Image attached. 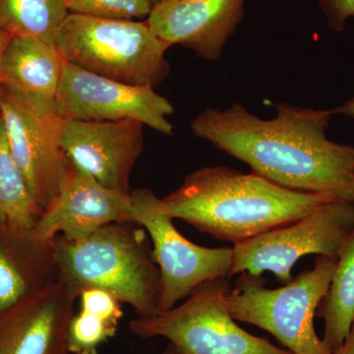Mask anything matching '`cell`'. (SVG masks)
<instances>
[{
  "label": "cell",
  "mask_w": 354,
  "mask_h": 354,
  "mask_svg": "<svg viewBox=\"0 0 354 354\" xmlns=\"http://www.w3.org/2000/svg\"><path fill=\"white\" fill-rule=\"evenodd\" d=\"M245 0H165L147 22L156 36L216 60L244 17Z\"/></svg>",
  "instance_id": "14"
},
{
  "label": "cell",
  "mask_w": 354,
  "mask_h": 354,
  "mask_svg": "<svg viewBox=\"0 0 354 354\" xmlns=\"http://www.w3.org/2000/svg\"><path fill=\"white\" fill-rule=\"evenodd\" d=\"M55 46L68 64L128 85L157 87L171 70L165 53L171 46L156 36L147 21L69 13Z\"/></svg>",
  "instance_id": "5"
},
{
  "label": "cell",
  "mask_w": 354,
  "mask_h": 354,
  "mask_svg": "<svg viewBox=\"0 0 354 354\" xmlns=\"http://www.w3.org/2000/svg\"><path fill=\"white\" fill-rule=\"evenodd\" d=\"M58 279L55 241L0 223V313Z\"/></svg>",
  "instance_id": "15"
},
{
  "label": "cell",
  "mask_w": 354,
  "mask_h": 354,
  "mask_svg": "<svg viewBox=\"0 0 354 354\" xmlns=\"http://www.w3.org/2000/svg\"><path fill=\"white\" fill-rule=\"evenodd\" d=\"M322 319L323 341L334 353L346 341L354 323V232L337 256L334 274L316 310Z\"/></svg>",
  "instance_id": "18"
},
{
  "label": "cell",
  "mask_w": 354,
  "mask_h": 354,
  "mask_svg": "<svg viewBox=\"0 0 354 354\" xmlns=\"http://www.w3.org/2000/svg\"><path fill=\"white\" fill-rule=\"evenodd\" d=\"M276 109L268 120L239 104L206 109L191 130L278 185L354 202V147L328 138L333 109Z\"/></svg>",
  "instance_id": "1"
},
{
  "label": "cell",
  "mask_w": 354,
  "mask_h": 354,
  "mask_svg": "<svg viewBox=\"0 0 354 354\" xmlns=\"http://www.w3.org/2000/svg\"><path fill=\"white\" fill-rule=\"evenodd\" d=\"M0 118L11 155L41 213L55 201L71 174L62 144L64 118L55 102L0 91Z\"/></svg>",
  "instance_id": "8"
},
{
  "label": "cell",
  "mask_w": 354,
  "mask_h": 354,
  "mask_svg": "<svg viewBox=\"0 0 354 354\" xmlns=\"http://www.w3.org/2000/svg\"><path fill=\"white\" fill-rule=\"evenodd\" d=\"M41 214L24 174L11 155L0 118V223L34 230Z\"/></svg>",
  "instance_id": "20"
},
{
  "label": "cell",
  "mask_w": 354,
  "mask_h": 354,
  "mask_svg": "<svg viewBox=\"0 0 354 354\" xmlns=\"http://www.w3.org/2000/svg\"><path fill=\"white\" fill-rule=\"evenodd\" d=\"M354 232V202L330 200L298 220L235 244L230 278L272 272L283 285L304 256L337 257Z\"/></svg>",
  "instance_id": "7"
},
{
  "label": "cell",
  "mask_w": 354,
  "mask_h": 354,
  "mask_svg": "<svg viewBox=\"0 0 354 354\" xmlns=\"http://www.w3.org/2000/svg\"><path fill=\"white\" fill-rule=\"evenodd\" d=\"M69 13L114 20L148 19L153 6L149 0H65Z\"/></svg>",
  "instance_id": "21"
},
{
  "label": "cell",
  "mask_w": 354,
  "mask_h": 354,
  "mask_svg": "<svg viewBox=\"0 0 354 354\" xmlns=\"http://www.w3.org/2000/svg\"><path fill=\"white\" fill-rule=\"evenodd\" d=\"M334 354H354V323L346 341L334 351Z\"/></svg>",
  "instance_id": "23"
},
{
  "label": "cell",
  "mask_w": 354,
  "mask_h": 354,
  "mask_svg": "<svg viewBox=\"0 0 354 354\" xmlns=\"http://www.w3.org/2000/svg\"><path fill=\"white\" fill-rule=\"evenodd\" d=\"M68 14L65 0H0V32L32 37L55 46Z\"/></svg>",
  "instance_id": "19"
},
{
  "label": "cell",
  "mask_w": 354,
  "mask_h": 354,
  "mask_svg": "<svg viewBox=\"0 0 354 354\" xmlns=\"http://www.w3.org/2000/svg\"><path fill=\"white\" fill-rule=\"evenodd\" d=\"M327 18L328 26L334 32H342L346 21L354 17V0H318Z\"/></svg>",
  "instance_id": "22"
},
{
  "label": "cell",
  "mask_w": 354,
  "mask_h": 354,
  "mask_svg": "<svg viewBox=\"0 0 354 354\" xmlns=\"http://www.w3.org/2000/svg\"><path fill=\"white\" fill-rule=\"evenodd\" d=\"M162 200L174 220L235 245L288 225L333 199L288 189L254 171L218 165L191 172Z\"/></svg>",
  "instance_id": "2"
},
{
  "label": "cell",
  "mask_w": 354,
  "mask_h": 354,
  "mask_svg": "<svg viewBox=\"0 0 354 354\" xmlns=\"http://www.w3.org/2000/svg\"><path fill=\"white\" fill-rule=\"evenodd\" d=\"M68 330L70 354H99L102 344L113 337L123 316L121 301L111 291L86 288L78 297Z\"/></svg>",
  "instance_id": "17"
},
{
  "label": "cell",
  "mask_w": 354,
  "mask_h": 354,
  "mask_svg": "<svg viewBox=\"0 0 354 354\" xmlns=\"http://www.w3.org/2000/svg\"><path fill=\"white\" fill-rule=\"evenodd\" d=\"M55 243L59 279L79 292L86 288L111 291L137 317L158 314L160 269L138 223L118 221L80 241L57 237Z\"/></svg>",
  "instance_id": "3"
},
{
  "label": "cell",
  "mask_w": 354,
  "mask_h": 354,
  "mask_svg": "<svg viewBox=\"0 0 354 354\" xmlns=\"http://www.w3.org/2000/svg\"><path fill=\"white\" fill-rule=\"evenodd\" d=\"M150 3L152 4L153 7L157 6V4L160 3V2L165 1V0H149Z\"/></svg>",
  "instance_id": "26"
},
{
  "label": "cell",
  "mask_w": 354,
  "mask_h": 354,
  "mask_svg": "<svg viewBox=\"0 0 354 354\" xmlns=\"http://www.w3.org/2000/svg\"><path fill=\"white\" fill-rule=\"evenodd\" d=\"M65 60L57 46L32 37H11L0 62L2 88L55 102Z\"/></svg>",
  "instance_id": "16"
},
{
  "label": "cell",
  "mask_w": 354,
  "mask_h": 354,
  "mask_svg": "<svg viewBox=\"0 0 354 354\" xmlns=\"http://www.w3.org/2000/svg\"><path fill=\"white\" fill-rule=\"evenodd\" d=\"M118 221H134L130 194L109 189L72 164L64 189L41 214L34 232L46 241H75Z\"/></svg>",
  "instance_id": "13"
},
{
  "label": "cell",
  "mask_w": 354,
  "mask_h": 354,
  "mask_svg": "<svg viewBox=\"0 0 354 354\" xmlns=\"http://www.w3.org/2000/svg\"><path fill=\"white\" fill-rule=\"evenodd\" d=\"M135 223L145 228L153 243V255L160 272L158 311L165 312L189 297L202 283L230 279L234 249L207 248L193 243L174 225L164 203L152 190L130 193Z\"/></svg>",
  "instance_id": "9"
},
{
  "label": "cell",
  "mask_w": 354,
  "mask_h": 354,
  "mask_svg": "<svg viewBox=\"0 0 354 354\" xmlns=\"http://www.w3.org/2000/svg\"><path fill=\"white\" fill-rule=\"evenodd\" d=\"M333 111H334V114H342V115L348 116V118L354 120V97L344 102V104H342L339 108L333 109Z\"/></svg>",
  "instance_id": "24"
},
{
  "label": "cell",
  "mask_w": 354,
  "mask_h": 354,
  "mask_svg": "<svg viewBox=\"0 0 354 354\" xmlns=\"http://www.w3.org/2000/svg\"><path fill=\"white\" fill-rule=\"evenodd\" d=\"M230 286L227 279L202 283L178 306L133 319L130 332L167 339L162 354H293L242 329L221 302Z\"/></svg>",
  "instance_id": "6"
},
{
  "label": "cell",
  "mask_w": 354,
  "mask_h": 354,
  "mask_svg": "<svg viewBox=\"0 0 354 354\" xmlns=\"http://www.w3.org/2000/svg\"><path fill=\"white\" fill-rule=\"evenodd\" d=\"M10 38V35L7 34V32H0V62H1L2 53L6 50L7 44H8ZM1 78H0V91H1Z\"/></svg>",
  "instance_id": "25"
},
{
  "label": "cell",
  "mask_w": 354,
  "mask_h": 354,
  "mask_svg": "<svg viewBox=\"0 0 354 354\" xmlns=\"http://www.w3.org/2000/svg\"><path fill=\"white\" fill-rule=\"evenodd\" d=\"M337 260L318 256L311 270L276 290L266 288L262 276L241 272L234 288L223 291L221 304L236 322L267 330L293 354H334L317 335L314 318Z\"/></svg>",
  "instance_id": "4"
},
{
  "label": "cell",
  "mask_w": 354,
  "mask_h": 354,
  "mask_svg": "<svg viewBox=\"0 0 354 354\" xmlns=\"http://www.w3.org/2000/svg\"><path fill=\"white\" fill-rule=\"evenodd\" d=\"M137 120H64L62 144L72 164L109 189L130 194V176L144 146Z\"/></svg>",
  "instance_id": "11"
},
{
  "label": "cell",
  "mask_w": 354,
  "mask_h": 354,
  "mask_svg": "<svg viewBox=\"0 0 354 354\" xmlns=\"http://www.w3.org/2000/svg\"><path fill=\"white\" fill-rule=\"evenodd\" d=\"M55 108L64 120H133L162 134H174V125L167 120L174 113V106L153 88L118 82L66 62Z\"/></svg>",
  "instance_id": "10"
},
{
  "label": "cell",
  "mask_w": 354,
  "mask_h": 354,
  "mask_svg": "<svg viewBox=\"0 0 354 354\" xmlns=\"http://www.w3.org/2000/svg\"><path fill=\"white\" fill-rule=\"evenodd\" d=\"M79 293L58 279L0 313V354H70L69 326Z\"/></svg>",
  "instance_id": "12"
}]
</instances>
